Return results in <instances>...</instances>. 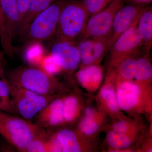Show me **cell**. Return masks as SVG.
Segmentation results:
<instances>
[{"label": "cell", "mask_w": 152, "mask_h": 152, "mask_svg": "<svg viewBox=\"0 0 152 152\" xmlns=\"http://www.w3.org/2000/svg\"><path fill=\"white\" fill-rule=\"evenodd\" d=\"M46 133L39 125L0 110V134L20 151L26 152L32 141Z\"/></svg>", "instance_id": "6da1fadb"}, {"label": "cell", "mask_w": 152, "mask_h": 152, "mask_svg": "<svg viewBox=\"0 0 152 152\" xmlns=\"http://www.w3.org/2000/svg\"><path fill=\"white\" fill-rule=\"evenodd\" d=\"M88 14L82 0H67L60 14L57 40L76 42L84 33Z\"/></svg>", "instance_id": "7a4b0ae2"}, {"label": "cell", "mask_w": 152, "mask_h": 152, "mask_svg": "<svg viewBox=\"0 0 152 152\" xmlns=\"http://www.w3.org/2000/svg\"><path fill=\"white\" fill-rule=\"evenodd\" d=\"M9 79V83L15 86L45 96H55L59 87L54 75L39 67L18 68L10 73Z\"/></svg>", "instance_id": "3957f363"}, {"label": "cell", "mask_w": 152, "mask_h": 152, "mask_svg": "<svg viewBox=\"0 0 152 152\" xmlns=\"http://www.w3.org/2000/svg\"><path fill=\"white\" fill-rule=\"evenodd\" d=\"M67 0H56L31 22L23 37L27 42L39 43L56 34L60 14Z\"/></svg>", "instance_id": "277c9868"}, {"label": "cell", "mask_w": 152, "mask_h": 152, "mask_svg": "<svg viewBox=\"0 0 152 152\" xmlns=\"http://www.w3.org/2000/svg\"><path fill=\"white\" fill-rule=\"evenodd\" d=\"M10 85L11 104L15 113L25 120L32 119L52 100L55 96H45Z\"/></svg>", "instance_id": "5b68a950"}, {"label": "cell", "mask_w": 152, "mask_h": 152, "mask_svg": "<svg viewBox=\"0 0 152 152\" xmlns=\"http://www.w3.org/2000/svg\"><path fill=\"white\" fill-rule=\"evenodd\" d=\"M125 2V0H113L102 10L90 17L84 33L80 39L108 38L114 17Z\"/></svg>", "instance_id": "8992f818"}, {"label": "cell", "mask_w": 152, "mask_h": 152, "mask_svg": "<svg viewBox=\"0 0 152 152\" xmlns=\"http://www.w3.org/2000/svg\"><path fill=\"white\" fill-rule=\"evenodd\" d=\"M138 19L117 38L109 49L110 64L112 67H117L120 62L125 58L136 55L143 45L137 29Z\"/></svg>", "instance_id": "52a82bcc"}, {"label": "cell", "mask_w": 152, "mask_h": 152, "mask_svg": "<svg viewBox=\"0 0 152 152\" xmlns=\"http://www.w3.org/2000/svg\"><path fill=\"white\" fill-rule=\"evenodd\" d=\"M147 5L128 3L124 5L114 17L108 37V51L117 38L132 26Z\"/></svg>", "instance_id": "ba28073f"}, {"label": "cell", "mask_w": 152, "mask_h": 152, "mask_svg": "<svg viewBox=\"0 0 152 152\" xmlns=\"http://www.w3.org/2000/svg\"><path fill=\"white\" fill-rule=\"evenodd\" d=\"M50 54L61 69L68 72L75 70L80 63L76 42L57 40L51 48Z\"/></svg>", "instance_id": "9c48e42d"}, {"label": "cell", "mask_w": 152, "mask_h": 152, "mask_svg": "<svg viewBox=\"0 0 152 152\" xmlns=\"http://www.w3.org/2000/svg\"><path fill=\"white\" fill-rule=\"evenodd\" d=\"M76 43L82 67L98 65L108 51L107 37L83 39Z\"/></svg>", "instance_id": "30bf717a"}, {"label": "cell", "mask_w": 152, "mask_h": 152, "mask_svg": "<svg viewBox=\"0 0 152 152\" xmlns=\"http://www.w3.org/2000/svg\"><path fill=\"white\" fill-rule=\"evenodd\" d=\"M116 93L120 109L124 111H134L138 108L142 102L141 88L132 81L121 82Z\"/></svg>", "instance_id": "8fae6325"}, {"label": "cell", "mask_w": 152, "mask_h": 152, "mask_svg": "<svg viewBox=\"0 0 152 152\" xmlns=\"http://www.w3.org/2000/svg\"><path fill=\"white\" fill-rule=\"evenodd\" d=\"M42 127H56L64 123L63 115V99H54L37 115Z\"/></svg>", "instance_id": "7c38bea8"}, {"label": "cell", "mask_w": 152, "mask_h": 152, "mask_svg": "<svg viewBox=\"0 0 152 152\" xmlns=\"http://www.w3.org/2000/svg\"><path fill=\"white\" fill-rule=\"evenodd\" d=\"M77 78L83 88L90 93H94L99 88L103 75L102 69L98 65L82 67L77 72Z\"/></svg>", "instance_id": "4fadbf2b"}, {"label": "cell", "mask_w": 152, "mask_h": 152, "mask_svg": "<svg viewBox=\"0 0 152 152\" xmlns=\"http://www.w3.org/2000/svg\"><path fill=\"white\" fill-rule=\"evenodd\" d=\"M137 29L146 51L149 52L152 43V9L146 7L139 17Z\"/></svg>", "instance_id": "5bb4252c"}, {"label": "cell", "mask_w": 152, "mask_h": 152, "mask_svg": "<svg viewBox=\"0 0 152 152\" xmlns=\"http://www.w3.org/2000/svg\"><path fill=\"white\" fill-rule=\"evenodd\" d=\"M63 152H80L83 151L80 133L69 129H63L55 134Z\"/></svg>", "instance_id": "9a60e30c"}, {"label": "cell", "mask_w": 152, "mask_h": 152, "mask_svg": "<svg viewBox=\"0 0 152 152\" xmlns=\"http://www.w3.org/2000/svg\"><path fill=\"white\" fill-rule=\"evenodd\" d=\"M1 5L5 16L10 35L13 41L18 34L20 18L16 0H1Z\"/></svg>", "instance_id": "2e32d148"}, {"label": "cell", "mask_w": 152, "mask_h": 152, "mask_svg": "<svg viewBox=\"0 0 152 152\" xmlns=\"http://www.w3.org/2000/svg\"><path fill=\"white\" fill-rule=\"evenodd\" d=\"M56 0H31L26 13L22 21L18 34L23 35L34 19Z\"/></svg>", "instance_id": "e0dca14e"}, {"label": "cell", "mask_w": 152, "mask_h": 152, "mask_svg": "<svg viewBox=\"0 0 152 152\" xmlns=\"http://www.w3.org/2000/svg\"><path fill=\"white\" fill-rule=\"evenodd\" d=\"M97 113L96 111L91 107H86L84 115L79 124L80 134L91 137L97 133L100 129V121Z\"/></svg>", "instance_id": "ac0fdd59"}, {"label": "cell", "mask_w": 152, "mask_h": 152, "mask_svg": "<svg viewBox=\"0 0 152 152\" xmlns=\"http://www.w3.org/2000/svg\"><path fill=\"white\" fill-rule=\"evenodd\" d=\"M100 97L103 105L110 113H117L119 111L116 93L111 84L107 83L102 87L100 91Z\"/></svg>", "instance_id": "d6986e66"}, {"label": "cell", "mask_w": 152, "mask_h": 152, "mask_svg": "<svg viewBox=\"0 0 152 152\" xmlns=\"http://www.w3.org/2000/svg\"><path fill=\"white\" fill-rule=\"evenodd\" d=\"M149 52L144 56L137 59V66L134 79L137 83L145 84L150 83L152 78L151 63L148 57Z\"/></svg>", "instance_id": "ffe728a7"}, {"label": "cell", "mask_w": 152, "mask_h": 152, "mask_svg": "<svg viewBox=\"0 0 152 152\" xmlns=\"http://www.w3.org/2000/svg\"><path fill=\"white\" fill-rule=\"evenodd\" d=\"M80 111L78 99L70 95L63 99V115L65 123H72L78 116Z\"/></svg>", "instance_id": "44dd1931"}, {"label": "cell", "mask_w": 152, "mask_h": 152, "mask_svg": "<svg viewBox=\"0 0 152 152\" xmlns=\"http://www.w3.org/2000/svg\"><path fill=\"white\" fill-rule=\"evenodd\" d=\"M0 41L6 54L11 56L14 53L13 41L10 35L8 26L0 0Z\"/></svg>", "instance_id": "7402d4cb"}, {"label": "cell", "mask_w": 152, "mask_h": 152, "mask_svg": "<svg viewBox=\"0 0 152 152\" xmlns=\"http://www.w3.org/2000/svg\"><path fill=\"white\" fill-rule=\"evenodd\" d=\"M137 59L134 56L125 58L117 66L118 75L123 80L132 81L135 76Z\"/></svg>", "instance_id": "603a6c76"}, {"label": "cell", "mask_w": 152, "mask_h": 152, "mask_svg": "<svg viewBox=\"0 0 152 152\" xmlns=\"http://www.w3.org/2000/svg\"><path fill=\"white\" fill-rule=\"evenodd\" d=\"M106 140L108 144L116 150L128 148L132 144L131 136L110 130L106 135Z\"/></svg>", "instance_id": "cb8c5ba5"}, {"label": "cell", "mask_w": 152, "mask_h": 152, "mask_svg": "<svg viewBox=\"0 0 152 152\" xmlns=\"http://www.w3.org/2000/svg\"><path fill=\"white\" fill-rule=\"evenodd\" d=\"M0 110L9 114L15 113L11 104L8 81L1 74H0Z\"/></svg>", "instance_id": "d4e9b609"}, {"label": "cell", "mask_w": 152, "mask_h": 152, "mask_svg": "<svg viewBox=\"0 0 152 152\" xmlns=\"http://www.w3.org/2000/svg\"><path fill=\"white\" fill-rule=\"evenodd\" d=\"M48 137L46 133L36 138L29 144L26 152H49Z\"/></svg>", "instance_id": "484cf974"}, {"label": "cell", "mask_w": 152, "mask_h": 152, "mask_svg": "<svg viewBox=\"0 0 152 152\" xmlns=\"http://www.w3.org/2000/svg\"><path fill=\"white\" fill-rule=\"evenodd\" d=\"M89 17L102 10L113 0H82Z\"/></svg>", "instance_id": "4316f807"}, {"label": "cell", "mask_w": 152, "mask_h": 152, "mask_svg": "<svg viewBox=\"0 0 152 152\" xmlns=\"http://www.w3.org/2000/svg\"><path fill=\"white\" fill-rule=\"evenodd\" d=\"M39 65V68L52 75L58 73L62 70L55 61L50 54L46 56H44Z\"/></svg>", "instance_id": "83f0119b"}, {"label": "cell", "mask_w": 152, "mask_h": 152, "mask_svg": "<svg viewBox=\"0 0 152 152\" xmlns=\"http://www.w3.org/2000/svg\"><path fill=\"white\" fill-rule=\"evenodd\" d=\"M112 129L117 132L131 136L134 133V126L127 120H120L113 124Z\"/></svg>", "instance_id": "f1b7e54d"}, {"label": "cell", "mask_w": 152, "mask_h": 152, "mask_svg": "<svg viewBox=\"0 0 152 152\" xmlns=\"http://www.w3.org/2000/svg\"><path fill=\"white\" fill-rule=\"evenodd\" d=\"M16 1L18 8L19 14H20V26L23 19L26 13L31 0H16Z\"/></svg>", "instance_id": "f546056e"}, {"label": "cell", "mask_w": 152, "mask_h": 152, "mask_svg": "<svg viewBox=\"0 0 152 152\" xmlns=\"http://www.w3.org/2000/svg\"><path fill=\"white\" fill-rule=\"evenodd\" d=\"M125 1L128 3L145 5H147L151 3L152 1V0H125Z\"/></svg>", "instance_id": "4dcf8cb0"}, {"label": "cell", "mask_w": 152, "mask_h": 152, "mask_svg": "<svg viewBox=\"0 0 152 152\" xmlns=\"http://www.w3.org/2000/svg\"><path fill=\"white\" fill-rule=\"evenodd\" d=\"M2 56L0 52V74L4 75L2 68Z\"/></svg>", "instance_id": "1f68e13d"}]
</instances>
